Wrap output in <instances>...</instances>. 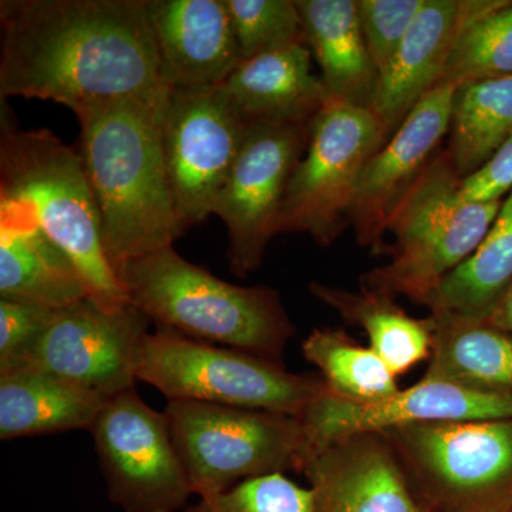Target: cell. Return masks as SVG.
<instances>
[{
    "instance_id": "obj_33",
    "label": "cell",
    "mask_w": 512,
    "mask_h": 512,
    "mask_svg": "<svg viewBox=\"0 0 512 512\" xmlns=\"http://www.w3.org/2000/svg\"><path fill=\"white\" fill-rule=\"evenodd\" d=\"M512 191V136L498 148L490 160L461 181V192L473 202L503 201Z\"/></svg>"
},
{
    "instance_id": "obj_16",
    "label": "cell",
    "mask_w": 512,
    "mask_h": 512,
    "mask_svg": "<svg viewBox=\"0 0 512 512\" xmlns=\"http://www.w3.org/2000/svg\"><path fill=\"white\" fill-rule=\"evenodd\" d=\"M504 0H426L392 62L379 73L372 111L387 141L439 86L464 30Z\"/></svg>"
},
{
    "instance_id": "obj_20",
    "label": "cell",
    "mask_w": 512,
    "mask_h": 512,
    "mask_svg": "<svg viewBox=\"0 0 512 512\" xmlns=\"http://www.w3.org/2000/svg\"><path fill=\"white\" fill-rule=\"evenodd\" d=\"M295 2L329 97L372 110L379 73L367 52L357 0Z\"/></svg>"
},
{
    "instance_id": "obj_19",
    "label": "cell",
    "mask_w": 512,
    "mask_h": 512,
    "mask_svg": "<svg viewBox=\"0 0 512 512\" xmlns=\"http://www.w3.org/2000/svg\"><path fill=\"white\" fill-rule=\"evenodd\" d=\"M222 87L248 124L309 127L329 99L308 45L241 60Z\"/></svg>"
},
{
    "instance_id": "obj_12",
    "label": "cell",
    "mask_w": 512,
    "mask_h": 512,
    "mask_svg": "<svg viewBox=\"0 0 512 512\" xmlns=\"http://www.w3.org/2000/svg\"><path fill=\"white\" fill-rule=\"evenodd\" d=\"M311 126L249 123L237 160L212 214L227 225L229 268L245 278L262 264L296 165L305 156Z\"/></svg>"
},
{
    "instance_id": "obj_4",
    "label": "cell",
    "mask_w": 512,
    "mask_h": 512,
    "mask_svg": "<svg viewBox=\"0 0 512 512\" xmlns=\"http://www.w3.org/2000/svg\"><path fill=\"white\" fill-rule=\"evenodd\" d=\"M119 276L131 305L157 328L275 362L295 336L278 291L229 284L173 247L128 262Z\"/></svg>"
},
{
    "instance_id": "obj_23",
    "label": "cell",
    "mask_w": 512,
    "mask_h": 512,
    "mask_svg": "<svg viewBox=\"0 0 512 512\" xmlns=\"http://www.w3.org/2000/svg\"><path fill=\"white\" fill-rule=\"evenodd\" d=\"M433 349L423 377L512 394V338L487 320L430 313Z\"/></svg>"
},
{
    "instance_id": "obj_25",
    "label": "cell",
    "mask_w": 512,
    "mask_h": 512,
    "mask_svg": "<svg viewBox=\"0 0 512 512\" xmlns=\"http://www.w3.org/2000/svg\"><path fill=\"white\" fill-rule=\"evenodd\" d=\"M512 282V191L481 244L423 303L430 313L487 320Z\"/></svg>"
},
{
    "instance_id": "obj_13",
    "label": "cell",
    "mask_w": 512,
    "mask_h": 512,
    "mask_svg": "<svg viewBox=\"0 0 512 512\" xmlns=\"http://www.w3.org/2000/svg\"><path fill=\"white\" fill-rule=\"evenodd\" d=\"M151 319L134 305L109 312L90 299L56 309L22 369H36L110 399L133 389Z\"/></svg>"
},
{
    "instance_id": "obj_1",
    "label": "cell",
    "mask_w": 512,
    "mask_h": 512,
    "mask_svg": "<svg viewBox=\"0 0 512 512\" xmlns=\"http://www.w3.org/2000/svg\"><path fill=\"white\" fill-rule=\"evenodd\" d=\"M0 97L164 103L147 0H2Z\"/></svg>"
},
{
    "instance_id": "obj_31",
    "label": "cell",
    "mask_w": 512,
    "mask_h": 512,
    "mask_svg": "<svg viewBox=\"0 0 512 512\" xmlns=\"http://www.w3.org/2000/svg\"><path fill=\"white\" fill-rule=\"evenodd\" d=\"M426 0H357L367 52L382 72L409 33Z\"/></svg>"
},
{
    "instance_id": "obj_15",
    "label": "cell",
    "mask_w": 512,
    "mask_h": 512,
    "mask_svg": "<svg viewBox=\"0 0 512 512\" xmlns=\"http://www.w3.org/2000/svg\"><path fill=\"white\" fill-rule=\"evenodd\" d=\"M454 93L451 84L434 87L366 164L350 212L360 247L373 254L386 252L390 217L448 134Z\"/></svg>"
},
{
    "instance_id": "obj_14",
    "label": "cell",
    "mask_w": 512,
    "mask_h": 512,
    "mask_svg": "<svg viewBox=\"0 0 512 512\" xmlns=\"http://www.w3.org/2000/svg\"><path fill=\"white\" fill-rule=\"evenodd\" d=\"M505 419H512V394L480 392L427 377L373 403L348 402L328 390L301 417L315 448L352 434L416 424Z\"/></svg>"
},
{
    "instance_id": "obj_3",
    "label": "cell",
    "mask_w": 512,
    "mask_h": 512,
    "mask_svg": "<svg viewBox=\"0 0 512 512\" xmlns=\"http://www.w3.org/2000/svg\"><path fill=\"white\" fill-rule=\"evenodd\" d=\"M2 110L0 217L35 225L82 275L87 298L104 311L131 305L104 248L99 208L82 156L46 128L23 130Z\"/></svg>"
},
{
    "instance_id": "obj_29",
    "label": "cell",
    "mask_w": 512,
    "mask_h": 512,
    "mask_svg": "<svg viewBox=\"0 0 512 512\" xmlns=\"http://www.w3.org/2000/svg\"><path fill=\"white\" fill-rule=\"evenodd\" d=\"M241 60L306 45L295 0H225Z\"/></svg>"
},
{
    "instance_id": "obj_34",
    "label": "cell",
    "mask_w": 512,
    "mask_h": 512,
    "mask_svg": "<svg viewBox=\"0 0 512 512\" xmlns=\"http://www.w3.org/2000/svg\"><path fill=\"white\" fill-rule=\"evenodd\" d=\"M487 322L495 328L503 330L512 338V282L504 295L501 296L500 301L495 305L494 311L491 312Z\"/></svg>"
},
{
    "instance_id": "obj_32",
    "label": "cell",
    "mask_w": 512,
    "mask_h": 512,
    "mask_svg": "<svg viewBox=\"0 0 512 512\" xmlns=\"http://www.w3.org/2000/svg\"><path fill=\"white\" fill-rule=\"evenodd\" d=\"M56 309L0 299V375L22 369Z\"/></svg>"
},
{
    "instance_id": "obj_5",
    "label": "cell",
    "mask_w": 512,
    "mask_h": 512,
    "mask_svg": "<svg viewBox=\"0 0 512 512\" xmlns=\"http://www.w3.org/2000/svg\"><path fill=\"white\" fill-rule=\"evenodd\" d=\"M461 181L447 150L437 153L390 217L396 237L392 261L363 274V289L423 305L476 251L503 201H468Z\"/></svg>"
},
{
    "instance_id": "obj_6",
    "label": "cell",
    "mask_w": 512,
    "mask_h": 512,
    "mask_svg": "<svg viewBox=\"0 0 512 512\" xmlns=\"http://www.w3.org/2000/svg\"><path fill=\"white\" fill-rule=\"evenodd\" d=\"M198 498L252 478L302 473L313 443L299 417L202 402H168L164 410Z\"/></svg>"
},
{
    "instance_id": "obj_22",
    "label": "cell",
    "mask_w": 512,
    "mask_h": 512,
    "mask_svg": "<svg viewBox=\"0 0 512 512\" xmlns=\"http://www.w3.org/2000/svg\"><path fill=\"white\" fill-rule=\"evenodd\" d=\"M0 299L62 309L87 298L69 255L35 225L0 217Z\"/></svg>"
},
{
    "instance_id": "obj_18",
    "label": "cell",
    "mask_w": 512,
    "mask_h": 512,
    "mask_svg": "<svg viewBox=\"0 0 512 512\" xmlns=\"http://www.w3.org/2000/svg\"><path fill=\"white\" fill-rule=\"evenodd\" d=\"M168 89L221 86L241 63L225 0H147Z\"/></svg>"
},
{
    "instance_id": "obj_27",
    "label": "cell",
    "mask_w": 512,
    "mask_h": 512,
    "mask_svg": "<svg viewBox=\"0 0 512 512\" xmlns=\"http://www.w3.org/2000/svg\"><path fill=\"white\" fill-rule=\"evenodd\" d=\"M302 355L320 372L332 396L352 403H373L399 392L397 377L369 346L343 329H313Z\"/></svg>"
},
{
    "instance_id": "obj_26",
    "label": "cell",
    "mask_w": 512,
    "mask_h": 512,
    "mask_svg": "<svg viewBox=\"0 0 512 512\" xmlns=\"http://www.w3.org/2000/svg\"><path fill=\"white\" fill-rule=\"evenodd\" d=\"M448 134V156L466 180L512 136V76L458 84Z\"/></svg>"
},
{
    "instance_id": "obj_24",
    "label": "cell",
    "mask_w": 512,
    "mask_h": 512,
    "mask_svg": "<svg viewBox=\"0 0 512 512\" xmlns=\"http://www.w3.org/2000/svg\"><path fill=\"white\" fill-rule=\"evenodd\" d=\"M309 292L325 303L350 326L365 330L369 348L392 370L394 376L410 372L430 359L433 329L430 319H417L397 305L393 296L369 291H348L311 282Z\"/></svg>"
},
{
    "instance_id": "obj_11",
    "label": "cell",
    "mask_w": 512,
    "mask_h": 512,
    "mask_svg": "<svg viewBox=\"0 0 512 512\" xmlns=\"http://www.w3.org/2000/svg\"><path fill=\"white\" fill-rule=\"evenodd\" d=\"M247 128L222 84L168 93L161 116V143L184 232L212 214Z\"/></svg>"
},
{
    "instance_id": "obj_10",
    "label": "cell",
    "mask_w": 512,
    "mask_h": 512,
    "mask_svg": "<svg viewBox=\"0 0 512 512\" xmlns=\"http://www.w3.org/2000/svg\"><path fill=\"white\" fill-rule=\"evenodd\" d=\"M90 431L111 503L124 512L188 507L194 493L167 417L151 409L136 387L110 397Z\"/></svg>"
},
{
    "instance_id": "obj_35",
    "label": "cell",
    "mask_w": 512,
    "mask_h": 512,
    "mask_svg": "<svg viewBox=\"0 0 512 512\" xmlns=\"http://www.w3.org/2000/svg\"><path fill=\"white\" fill-rule=\"evenodd\" d=\"M510 512H512V510Z\"/></svg>"
},
{
    "instance_id": "obj_28",
    "label": "cell",
    "mask_w": 512,
    "mask_h": 512,
    "mask_svg": "<svg viewBox=\"0 0 512 512\" xmlns=\"http://www.w3.org/2000/svg\"><path fill=\"white\" fill-rule=\"evenodd\" d=\"M512 76V2L471 23L458 39L440 84ZM439 84V86H440Z\"/></svg>"
},
{
    "instance_id": "obj_30",
    "label": "cell",
    "mask_w": 512,
    "mask_h": 512,
    "mask_svg": "<svg viewBox=\"0 0 512 512\" xmlns=\"http://www.w3.org/2000/svg\"><path fill=\"white\" fill-rule=\"evenodd\" d=\"M184 512H315V494L311 487H301L285 474H274L200 498Z\"/></svg>"
},
{
    "instance_id": "obj_8",
    "label": "cell",
    "mask_w": 512,
    "mask_h": 512,
    "mask_svg": "<svg viewBox=\"0 0 512 512\" xmlns=\"http://www.w3.org/2000/svg\"><path fill=\"white\" fill-rule=\"evenodd\" d=\"M382 434L427 511L512 510V419L439 421Z\"/></svg>"
},
{
    "instance_id": "obj_9",
    "label": "cell",
    "mask_w": 512,
    "mask_h": 512,
    "mask_svg": "<svg viewBox=\"0 0 512 512\" xmlns=\"http://www.w3.org/2000/svg\"><path fill=\"white\" fill-rule=\"evenodd\" d=\"M384 144L372 110L329 97L289 181L278 234L303 232L319 247H330L350 225L360 177Z\"/></svg>"
},
{
    "instance_id": "obj_21",
    "label": "cell",
    "mask_w": 512,
    "mask_h": 512,
    "mask_svg": "<svg viewBox=\"0 0 512 512\" xmlns=\"http://www.w3.org/2000/svg\"><path fill=\"white\" fill-rule=\"evenodd\" d=\"M106 397L36 369L0 375V439L92 430Z\"/></svg>"
},
{
    "instance_id": "obj_2",
    "label": "cell",
    "mask_w": 512,
    "mask_h": 512,
    "mask_svg": "<svg viewBox=\"0 0 512 512\" xmlns=\"http://www.w3.org/2000/svg\"><path fill=\"white\" fill-rule=\"evenodd\" d=\"M165 101L117 99L73 110L104 248L117 275L128 262L173 247L184 234L161 143Z\"/></svg>"
},
{
    "instance_id": "obj_17",
    "label": "cell",
    "mask_w": 512,
    "mask_h": 512,
    "mask_svg": "<svg viewBox=\"0 0 512 512\" xmlns=\"http://www.w3.org/2000/svg\"><path fill=\"white\" fill-rule=\"evenodd\" d=\"M302 474L315 494V512H429L382 433L352 434L316 447Z\"/></svg>"
},
{
    "instance_id": "obj_7",
    "label": "cell",
    "mask_w": 512,
    "mask_h": 512,
    "mask_svg": "<svg viewBox=\"0 0 512 512\" xmlns=\"http://www.w3.org/2000/svg\"><path fill=\"white\" fill-rule=\"evenodd\" d=\"M137 380L168 402H202L301 417L323 393L322 377L289 372L284 363L157 328L148 333Z\"/></svg>"
}]
</instances>
